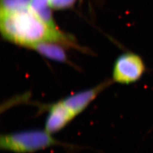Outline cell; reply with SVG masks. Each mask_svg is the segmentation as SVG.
Segmentation results:
<instances>
[{"mask_svg": "<svg viewBox=\"0 0 153 153\" xmlns=\"http://www.w3.org/2000/svg\"><path fill=\"white\" fill-rule=\"evenodd\" d=\"M109 83L105 82L96 88L76 93L66 98L62 102L72 114L76 116L88 107L99 93L109 85Z\"/></svg>", "mask_w": 153, "mask_h": 153, "instance_id": "obj_5", "label": "cell"}, {"mask_svg": "<svg viewBox=\"0 0 153 153\" xmlns=\"http://www.w3.org/2000/svg\"><path fill=\"white\" fill-rule=\"evenodd\" d=\"M74 117L62 101L58 102L49 108V114L45 121V130L51 134L60 131Z\"/></svg>", "mask_w": 153, "mask_h": 153, "instance_id": "obj_4", "label": "cell"}, {"mask_svg": "<svg viewBox=\"0 0 153 153\" xmlns=\"http://www.w3.org/2000/svg\"><path fill=\"white\" fill-rule=\"evenodd\" d=\"M31 0H1V11H16L30 6Z\"/></svg>", "mask_w": 153, "mask_h": 153, "instance_id": "obj_7", "label": "cell"}, {"mask_svg": "<svg viewBox=\"0 0 153 153\" xmlns=\"http://www.w3.org/2000/svg\"><path fill=\"white\" fill-rule=\"evenodd\" d=\"M76 0H49L48 5L49 7L56 9H64L71 7Z\"/></svg>", "mask_w": 153, "mask_h": 153, "instance_id": "obj_8", "label": "cell"}, {"mask_svg": "<svg viewBox=\"0 0 153 153\" xmlns=\"http://www.w3.org/2000/svg\"><path fill=\"white\" fill-rule=\"evenodd\" d=\"M1 31L4 37L20 45L33 48L44 42L73 45L70 39L44 22L31 6L16 11H1Z\"/></svg>", "mask_w": 153, "mask_h": 153, "instance_id": "obj_1", "label": "cell"}, {"mask_svg": "<svg viewBox=\"0 0 153 153\" xmlns=\"http://www.w3.org/2000/svg\"><path fill=\"white\" fill-rule=\"evenodd\" d=\"M147 71L141 56L131 52L120 55L115 61L112 78L114 82L129 85L139 81Z\"/></svg>", "mask_w": 153, "mask_h": 153, "instance_id": "obj_3", "label": "cell"}, {"mask_svg": "<svg viewBox=\"0 0 153 153\" xmlns=\"http://www.w3.org/2000/svg\"><path fill=\"white\" fill-rule=\"evenodd\" d=\"M32 48L52 60L59 61H64L66 60L65 51L59 43L44 42L35 45Z\"/></svg>", "mask_w": 153, "mask_h": 153, "instance_id": "obj_6", "label": "cell"}, {"mask_svg": "<svg viewBox=\"0 0 153 153\" xmlns=\"http://www.w3.org/2000/svg\"><path fill=\"white\" fill-rule=\"evenodd\" d=\"M49 0H31L30 6L32 9L34 10L44 8L49 6Z\"/></svg>", "mask_w": 153, "mask_h": 153, "instance_id": "obj_9", "label": "cell"}, {"mask_svg": "<svg viewBox=\"0 0 153 153\" xmlns=\"http://www.w3.org/2000/svg\"><path fill=\"white\" fill-rule=\"evenodd\" d=\"M55 146H61L69 149L78 147L56 140L48 131L33 129L2 134L0 149L14 153H33Z\"/></svg>", "mask_w": 153, "mask_h": 153, "instance_id": "obj_2", "label": "cell"}]
</instances>
